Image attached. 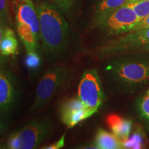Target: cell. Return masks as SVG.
<instances>
[{"label":"cell","mask_w":149,"mask_h":149,"mask_svg":"<svg viewBox=\"0 0 149 149\" xmlns=\"http://www.w3.org/2000/svg\"><path fill=\"white\" fill-rule=\"evenodd\" d=\"M36 9L43 51L49 60H59L66 55L70 44L69 27L63 12L48 1L40 2Z\"/></svg>","instance_id":"6da1fadb"},{"label":"cell","mask_w":149,"mask_h":149,"mask_svg":"<svg viewBox=\"0 0 149 149\" xmlns=\"http://www.w3.org/2000/svg\"><path fill=\"white\" fill-rule=\"evenodd\" d=\"M13 10L19 36L26 51H37L40 42V25L33 0H14Z\"/></svg>","instance_id":"7a4b0ae2"},{"label":"cell","mask_w":149,"mask_h":149,"mask_svg":"<svg viewBox=\"0 0 149 149\" xmlns=\"http://www.w3.org/2000/svg\"><path fill=\"white\" fill-rule=\"evenodd\" d=\"M53 130L54 124L49 117H37L10 134L7 140L6 148H37L51 137Z\"/></svg>","instance_id":"3957f363"},{"label":"cell","mask_w":149,"mask_h":149,"mask_svg":"<svg viewBox=\"0 0 149 149\" xmlns=\"http://www.w3.org/2000/svg\"><path fill=\"white\" fill-rule=\"evenodd\" d=\"M72 75L70 67L64 64L55 65L49 68L37 85L31 111H40L59 92L68 86Z\"/></svg>","instance_id":"277c9868"},{"label":"cell","mask_w":149,"mask_h":149,"mask_svg":"<svg viewBox=\"0 0 149 149\" xmlns=\"http://www.w3.org/2000/svg\"><path fill=\"white\" fill-rule=\"evenodd\" d=\"M107 71L117 85L125 89L144 85L149 79V64L144 61L116 59L107 66Z\"/></svg>","instance_id":"5b68a950"},{"label":"cell","mask_w":149,"mask_h":149,"mask_svg":"<svg viewBox=\"0 0 149 149\" xmlns=\"http://www.w3.org/2000/svg\"><path fill=\"white\" fill-rule=\"evenodd\" d=\"M149 50V28L122 35L95 52L99 58Z\"/></svg>","instance_id":"8992f818"},{"label":"cell","mask_w":149,"mask_h":149,"mask_svg":"<svg viewBox=\"0 0 149 149\" xmlns=\"http://www.w3.org/2000/svg\"><path fill=\"white\" fill-rule=\"evenodd\" d=\"M134 10L124 6L96 21V25L109 35H122L133 31L139 21Z\"/></svg>","instance_id":"52a82bcc"},{"label":"cell","mask_w":149,"mask_h":149,"mask_svg":"<svg viewBox=\"0 0 149 149\" xmlns=\"http://www.w3.org/2000/svg\"><path fill=\"white\" fill-rule=\"evenodd\" d=\"M77 96L89 109L97 112L104 101L103 89L95 69L85 70L78 86Z\"/></svg>","instance_id":"ba28073f"},{"label":"cell","mask_w":149,"mask_h":149,"mask_svg":"<svg viewBox=\"0 0 149 149\" xmlns=\"http://www.w3.org/2000/svg\"><path fill=\"white\" fill-rule=\"evenodd\" d=\"M19 99L16 77L4 67H0V115L5 116L15 107Z\"/></svg>","instance_id":"9c48e42d"},{"label":"cell","mask_w":149,"mask_h":149,"mask_svg":"<svg viewBox=\"0 0 149 149\" xmlns=\"http://www.w3.org/2000/svg\"><path fill=\"white\" fill-rule=\"evenodd\" d=\"M96 112L89 109L77 97L68 99L61 104L59 110L60 120L68 128H72Z\"/></svg>","instance_id":"30bf717a"},{"label":"cell","mask_w":149,"mask_h":149,"mask_svg":"<svg viewBox=\"0 0 149 149\" xmlns=\"http://www.w3.org/2000/svg\"><path fill=\"white\" fill-rule=\"evenodd\" d=\"M106 122L113 133L121 141L128 138L132 128L130 120L123 118L118 115L111 114L107 117Z\"/></svg>","instance_id":"8fae6325"},{"label":"cell","mask_w":149,"mask_h":149,"mask_svg":"<svg viewBox=\"0 0 149 149\" xmlns=\"http://www.w3.org/2000/svg\"><path fill=\"white\" fill-rule=\"evenodd\" d=\"M95 146L100 149L124 148L122 141L114 134L103 128H99L95 137Z\"/></svg>","instance_id":"7c38bea8"},{"label":"cell","mask_w":149,"mask_h":149,"mask_svg":"<svg viewBox=\"0 0 149 149\" xmlns=\"http://www.w3.org/2000/svg\"><path fill=\"white\" fill-rule=\"evenodd\" d=\"M18 42L13 30L8 26H6L0 43V53L3 57L13 56L17 53Z\"/></svg>","instance_id":"4fadbf2b"},{"label":"cell","mask_w":149,"mask_h":149,"mask_svg":"<svg viewBox=\"0 0 149 149\" xmlns=\"http://www.w3.org/2000/svg\"><path fill=\"white\" fill-rule=\"evenodd\" d=\"M133 0H99L95 8V22Z\"/></svg>","instance_id":"5bb4252c"},{"label":"cell","mask_w":149,"mask_h":149,"mask_svg":"<svg viewBox=\"0 0 149 149\" xmlns=\"http://www.w3.org/2000/svg\"><path fill=\"white\" fill-rule=\"evenodd\" d=\"M139 19H142L149 15V0H133L128 3Z\"/></svg>","instance_id":"9a60e30c"},{"label":"cell","mask_w":149,"mask_h":149,"mask_svg":"<svg viewBox=\"0 0 149 149\" xmlns=\"http://www.w3.org/2000/svg\"><path fill=\"white\" fill-rule=\"evenodd\" d=\"M25 64L28 69L31 71H36L40 69L42 65V58L38 51H28L25 58Z\"/></svg>","instance_id":"2e32d148"},{"label":"cell","mask_w":149,"mask_h":149,"mask_svg":"<svg viewBox=\"0 0 149 149\" xmlns=\"http://www.w3.org/2000/svg\"><path fill=\"white\" fill-rule=\"evenodd\" d=\"M12 8L10 0H0V19L6 26L12 22Z\"/></svg>","instance_id":"e0dca14e"},{"label":"cell","mask_w":149,"mask_h":149,"mask_svg":"<svg viewBox=\"0 0 149 149\" xmlns=\"http://www.w3.org/2000/svg\"><path fill=\"white\" fill-rule=\"evenodd\" d=\"M124 148H141L143 146V137L139 133H134L130 138L122 141Z\"/></svg>","instance_id":"ac0fdd59"},{"label":"cell","mask_w":149,"mask_h":149,"mask_svg":"<svg viewBox=\"0 0 149 149\" xmlns=\"http://www.w3.org/2000/svg\"><path fill=\"white\" fill-rule=\"evenodd\" d=\"M53 4L57 6L63 13L69 15L71 12L77 0H50Z\"/></svg>","instance_id":"d6986e66"},{"label":"cell","mask_w":149,"mask_h":149,"mask_svg":"<svg viewBox=\"0 0 149 149\" xmlns=\"http://www.w3.org/2000/svg\"><path fill=\"white\" fill-rule=\"evenodd\" d=\"M139 111L141 116L149 122V94L143 97L139 102Z\"/></svg>","instance_id":"ffe728a7"},{"label":"cell","mask_w":149,"mask_h":149,"mask_svg":"<svg viewBox=\"0 0 149 149\" xmlns=\"http://www.w3.org/2000/svg\"><path fill=\"white\" fill-rule=\"evenodd\" d=\"M65 137H66V133H64L62 136L56 142L51 144L48 146L43 147L44 149H59L62 148L65 145Z\"/></svg>","instance_id":"44dd1931"},{"label":"cell","mask_w":149,"mask_h":149,"mask_svg":"<svg viewBox=\"0 0 149 149\" xmlns=\"http://www.w3.org/2000/svg\"><path fill=\"white\" fill-rule=\"evenodd\" d=\"M147 28H149V15L148 16H146V17L142 19L139 20L138 23L136 24L133 31H137V30L147 29Z\"/></svg>","instance_id":"7402d4cb"},{"label":"cell","mask_w":149,"mask_h":149,"mask_svg":"<svg viewBox=\"0 0 149 149\" xmlns=\"http://www.w3.org/2000/svg\"><path fill=\"white\" fill-rule=\"evenodd\" d=\"M5 27L6 26L4 25V24L3 23V22L0 19V43H1V39H2ZM3 65H4V57H3L1 53H0V67L3 66Z\"/></svg>","instance_id":"603a6c76"},{"label":"cell","mask_w":149,"mask_h":149,"mask_svg":"<svg viewBox=\"0 0 149 149\" xmlns=\"http://www.w3.org/2000/svg\"><path fill=\"white\" fill-rule=\"evenodd\" d=\"M3 115H0V137H1L8 129V124L3 120Z\"/></svg>","instance_id":"cb8c5ba5"},{"label":"cell","mask_w":149,"mask_h":149,"mask_svg":"<svg viewBox=\"0 0 149 149\" xmlns=\"http://www.w3.org/2000/svg\"><path fill=\"white\" fill-rule=\"evenodd\" d=\"M2 148V147H1V145L0 144V148Z\"/></svg>","instance_id":"d4e9b609"},{"label":"cell","mask_w":149,"mask_h":149,"mask_svg":"<svg viewBox=\"0 0 149 149\" xmlns=\"http://www.w3.org/2000/svg\"><path fill=\"white\" fill-rule=\"evenodd\" d=\"M148 94H149V90H148Z\"/></svg>","instance_id":"484cf974"}]
</instances>
